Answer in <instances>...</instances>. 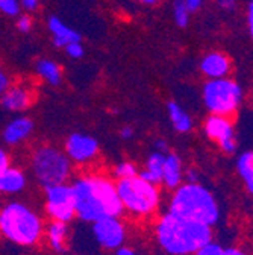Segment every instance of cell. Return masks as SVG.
<instances>
[{
	"instance_id": "22",
	"label": "cell",
	"mask_w": 253,
	"mask_h": 255,
	"mask_svg": "<svg viewBox=\"0 0 253 255\" xmlns=\"http://www.w3.org/2000/svg\"><path fill=\"white\" fill-rule=\"evenodd\" d=\"M37 73L46 81L49 82L50 85L56 87L61 84L62 81V72H61V67L58 64L52 59H40L37 62Z\"/></svg>"
},
{
	"instance_id": "21",
	"label": "cell",
	"mask_w": 253,
	"mask_h": 255,
	"mask_svg": "<svg viewBox=\"0 0 253 255\" xmlns=\"http://www.w3.org/2000/svg\"><path fill=\"white\" fill-rule=\"evenodd\" d=\"M238 173L249 193H253V152L246 150L237 159Z\"/></svg>"
},
{
	"instance_id": "11",
	"label": "cell",
	"mask_w": 253,
	"mask_h": 255,
	"mask_svg": "<svg viewBox=\"0 0 253 255\" xmlns=\"http://www.w3.org/2000/svg\"><path fill=\"white\" fill-rule=\"evenodd\" d=\"M99 153L97 140L82 132L72 134L66 141V155L72 163L86 164Z\"/></svg>"
},
{
	"instance_id": "19",
	"label": "cell",
	"mask_w": 253,
	"mask_h": 255,
	"mask_svg": "<svg viewBox=\"0 0 253 255\" xmlns=\"http://www.w3.org/2000/svg\"><path fill=\"white\" fill-rule=\"evenodd\" d=\"M166 153L153 152L146 159V167L143 170H138V176L153 185H161L163 179V166H164Z\"/></svg>"
},
{
	"instance_id": "12",
	"label": "cell",
	"mask_w": 253,
	"mask_h": 255,
	"mask_svg": "<svg viewBox=\"0 0 253 255\" xmlns=\"http://www.w3.org/2000/svg\"><path fill=\"white\" fill-rule=\"evenodd\" d=\"M30 104H32V93L23 85H9L0 98V105L11 113H21Z\"/></svg>"
},
{
	"instance_id": "35",
	"label": "cell",
	"mask_w": 253,
	"mask_h": 255,
	"mask_svg": "<svg viewBox=\"0 0 253 255\" xmlns=\"http://www.w3.org/2000/svg\"><path fill=\"white\" fill-rule=\"evenodd\" d=\"M40 3V0H20V5L27 11H34Z\"/></svg>"
},
{
	"instance_id": "16",
	"label": "cell",
	"mask_w": 253,
	"mask_h": 255,
	"mask_svg": "<svg viewBox=\"0 0 253 255\" xmlns=\"http://www.w3.org/2000/svg\"><path fill=\"white\" fill-rule=\"evenodd\" d=\"M27 179L21 169L8 167L5 172L0 173V193L3 195H17L26 188Z\"/></svg>"
},
{
	"instance_id": "28",
	"label": "cell",
	"mask_w": 253,
	"mask_h": 255,
	"mask_svg": "<svg viewBox=\"0 0 253 255\" xmlns=\"http://www.w3.org/2000/svg\"><path fill=\"white\" fill-rule=\"evenodd\" d=\"M17 27L21 32H29L30 29H32V18H30V15H27V14L20 15L17 20Z\"/></svg>"
},
{
	"instance_id": "29",
	"label": "cell",
	"mask_w": 253,
	"mask_h": 255,
	"mask_svg": "<svg viewBox=\"0 0 253 255\" xmlns=\"http://www.w3.org/2000/svg\"><path fill=\"white\" fill-rule=\"evenodd\" d=\"M9 167V156L3 147H0V173L5 172Z\"/></svg>"
},
{
	"instance_id": "34",
	"label": "cell",
	"mask_w": 253,
	"mask_h": 255,
	"mask_svg": "<svg viewBox=\"0 0 253 255\" xmlns=\"http://www.w3.org/2000/svg\"><path fill=\"white\" fill-rule=\"evenodd\" d=\"M183 2H185V5L188 6L189 12H194V11H197V9L202 6L203 0H183Z\"/></svg>"
},
{
	"instance_id": "7",
	"label": "cell",
	"mask_w": 253,
	"mask_h": 255,
	"mask_svg": "<svg viewBox=\"0 0 253 255\" xmlns=\"http://www.w3.org/2000/svg\"><path fill=\"white\" fill-rule=\"evenodd\" d=\"M203 102L211 114L231 117L243 102V88L229 78L209 79L203 87Z\"/></svg>"
},
{
	"instance_id": "26",
	"label": "cell",
	"mask_w": 253,
	"mask_h": 255,
	"mask_svg": "<svg viewBox=\"0 0 253 255\" xmlns=\"http://www.w3.org/2000/svg\"><path fill=\"white\" fill-rule=\"evenodd\" d=\"M20 0H0V12L9 17H15L20 14Z\"/></svg>"
},
{
	"instance_id": "20",
	"label": "cell",
	"mask_w": 253,
	"mask_h": 255,
	"mask_svg": "<svg viewBox=\"0 0 253 255\" xmlns=\"http://www.w3.org/2000/svg\"><path fill=\"white\" fill-rule=\"evenodd\" d=\"M167 111H169L170 122L177 132L186 134L193 129V119L189 117V114L177 102H169Z\"/></svg>"
},
{
	"instance_id": "38",
	"label": "cell",
	"mask_w": 253,
	"mask_h": 255,
	"mask_svg": "<svg viewBox=\"0 0 253 255\" xmlns=\"http://www.w3.org/2000/svg\"><path fill=\"white\" fill-rule=\"evenodd\" d=\"M115 255H137V252L131 248H126V246H121L118 249H115Z\"/></svg>"
},
{
	"instance_id": "14",
	"label": "cell",
	"mask_w": 253,
	"mask_h": 255,
	"mask_svg": "<svg viewBox=\"0 0 253 255\" xmlns=\"http://www.w3.org/2000/svg\"><path fill=\"white\" fill-rule=\"evenodd\" d=\"M34 131V122L29 117H15L3 129L2 138L8 146H17L27 140Z\"/></svg>"
},
{
	"instance_id": "23",
	"label": "cell",
	"mask_w": 253,
	"mask_h": 255,
	"mask_svg": "<svg viewBox=\"0 0 253 255\" xmlns=\"http://www.w3.org/2000/svg\"><path fill=\"white\" fill-rule=\"evenodd\" d=\"M189 9L188 6L185 5L183 0H176L173 3V17H174V21L179 27H185L188 26V21H189Z\"/></svg>"
},
{
	"instance_id": "24",
	"label": "cell",
	"mask_w": 253,
	"mask_h": 255,
	"mask_svg": "<svg viewBox=\"0 0 253 255\" xmlns=\"http://www.w3.org/2000/svg\"><path fill=\"white\" fill-rule=\"evenodd\" d=\"M114 175H115L117 179H128V178L137 176L138 175V169L135 167V164H132L129 161H123V163L115 166Z\"/></svg>"
},
{
	"instance_id": "31",
	"label": "cell",
	"mask_w": 253,
	"mask_h": 255,
	"mask_svg": "<svg viewBox=\"0 0 253 255\" xmlns=\"http://www.w3.org/2000/svg\"><path fill=\"white\" fill-rule=\"evenodd\" d=\"M247 27H249V34H253V2L247 3Z\"/></svg>"
},
{
	"instance_id": "1",
	"label": "cell",
	"mask_w": 253,
	"mask_h": 255,
	"mask_svg": "<svg viewBox=\"0 0 253 255\" xmlns=\"http://www.w3.org/2000/svg\"><path fill=\"white\" fill-rule=\"evenodd\" d=\"M72 188L76 216L84 222L94 223L105 217H120L124 213L115 184L105 176H81L72 184Z\"/></svg>"
},
{
	"instance_id": "4",
	"label": "cell",
	"mask_w": 253,
	"mask_h": 255,
	"mask_svg": "<svg viewBox=\"0 0 253 255\" xmlns=\"http://www.w3.org/2000/svg\"><path fill=\"white\" fill-rule=\"evenodd\" d=\"M0 234L20 246H34L44 236L43 219L23 202H9L0 210Z\"/></svg>"
},
{
	"instance_id": "5",
	"label": "cell",
	"mask_w": 253,
	"mask_h": 255,
	"mask_svg": "<svg viewBox=\"0 0 253 255\" xmlns=\"http://www.w3.org/2000/svg\"><path fill=\"white\" fill-rule=\"evenodd\" d=\"M115 190L123 210L137 217H147L153 214L161 202L158 185L141 179L138 175L128 179H118Z\"/></svg>"
},
{
	"instance_id": "27",
	"label": "cell",
	"mask_w": 253,
	"mask_h": 255,
	"mask_svg": "<svg viewBox=\"0 0 253 255\" xmlns=\"http://www.w3.org/2000/svg\"><path fill=\"white\" fill-rule=\"evenodd\" d=\"M64 49H66L67 55H69V56H72V58H75V59L82 58V56H84V53H85V49H84V46L81 44V41L70 43V44H67Z\"/></svg>"
},
{
	"instance_id": "40",
	"label": "cell",
	"mask_w": 253,
	"mask_h": 255,
	"mask_svg": "<svg viewBox=\"0 0 253 255\" xmlns=\"http://www.w3.org/2000/svg\"><path fill=\"white\" fill-rule=\"evenodd\" d=\"M138 2H141L144 5H155V3L160 2V0H138Z\"/></svg>"
},
{
	"instance_id": "3",
	"label": "cell",
	"mask_w": 253,
	"mask_h": 255,
	"mask_svg": "<svg viewBox=\"0 0 253 255\" xmlns=\"http://www.w3.org/2000/svg\"><path fill=\"white\" fill-rule=\"evenodd\" d=\"M167 213L203 223L211 228L220 220V207L215 196L199 182H185L174 188Z\"/></svg>"
},
{
	"instance_id": "10",
	"label": "cell",
	"mask_w": 253,
	"mask_h": 255,
	"mask_svg": "<svg viewBox=\"0 0 253 255\" xmlns=\"http://www.w3.org/2000/svg\"><path fill=\"white\" fill-rule=\"evenodd\" d=\"M92 234L96 242L108 251H115L124 246L126 227L118 217H105L92 223Z\"/></svg>"
},
{
	"instance_id": "6",
	"label": "cell",
	"mask_w": 253,
	"mask_h": 255,
	"mask_svg": "<svg viewBox=\"0 0 253 255\" xmlns=\"http://www.w3.org/2000/svg\"><path fill=\"white\" fill-rule=\"evenodd\" d=\"M32 172L37 181L44 187L66 184L72 175V161L66 152L55 146H40L30 159Z\"/></svg>"
},
{
	"instance_id": "25",
	"label": "cell",
	"mask_w": 253,
	"mask_h": 255,
	"mask_svg": "<svg viewBox=\"0 0 253 255\" xmlns=\"http://www.w3.org/2000/svg\"><path fill=\"white\" fill-rule=\"evenodd\" d=\"M194 255H226V248L211 240L209 243L203 245Z\"/></svg>"
},
{
	"instance_id": "9",
	"label": "cell",
	"mask_w": 253,
	"mask_h": 255,
	"mask_svg": "<svg viewBox=\"0 0 253 255\" xmlns=\"http://www.w3.org/2000/svg\"><path fill=\"white\" fill-rule=\"evenodd\" d=\"M205 134L208 135V138L215 141L225 153H235L238 143L234 125L229 117L211 114L205 122Z\"/></svg>"
},
{
	"instance_id": "17",
	"label": "cell",
	"mask_w": 253,
	"mask_h": 255,
	"mask_svg": "<svg viewBox=\"0 0 253 255\" xmlns=\"http://www.w3.org/2000/svg\"><path fill=\"white\" fill-rule=\"evenodd\" d=\"M69 223L52 220L47 227H44V236L47 239L49 246L55 252H64L67 249V239H69Z\"/></svg>"
},
{
	"instance_id": "13",
	"label": "cell",
	"mask_w": 253,
	"mask_h": 255,
	"mask_svg": "<svg viewBox=\"0 0 253 255\" xmlns=\"http://www.w3.org/2000/svg\"><path fill=\"white\" fill-rule=\"evenodd\" d=\"M231 59L221 52H209L208 55L203 56L200 62V69L205 76L209 79H221L228 78L231 73Z\"/></svg>"
},
{
	"instance_id": "39",
	"label": "cell",
	"mask_w": 253,
	"mask_h": 255,
	"mask_svg": "<svg viewBox=\"0 0 253 255\" xmlns=\"http://www.w3.org/2000/svg\"><path fill=\"white\" fill-rule=\"evenodd\" d=\"M226 255H247V254L238 248H226Z\"/></svg>"
},
{
	"instance_id": "15",
	"label": "cell",
	"mask_w": 253,
	"mask_h": 255,
	"mask_svg": "<svg viewBox=\"0 0 253 255\" xmlns=\"http://www.w3.org/2000/svg\"><path fill=\"white\" fill-rule=\"evenodd\" d=\"M182 179H183V170H182L180 156L177 153H166L161 184H164L169 190H174L182 184Z\"/></svg>"
},
{
	"instance_id": "18",
	"label": "cell",
	"mask_w": 253,
	"mask_h": 255,
	"mask_svg": "<svg viewBox=\"0 0 253 255\" xmlns=\"http://www.w3.org/2000/svg\"><path fill=\"white\" fill-rule=\"evenodd\" d=\"M49 30L52 32V35H53V44L56 47H62V49H64L70 43L81 41L79 32H76L72 27H69L64 21L59 20L55 15L49 18Z\"/></svg>"
},
{
	"instance_id": "32",
	"label": "cell",
	"mask_w": 253,
	"mask_h": 255,
	"mask_svg": "<svg viewBox=\"0 0 253 255\" xmlns=\"http://www.w3.org/2000/svg\"><path fill=\"white\" fill-rule=\"evenodd\" d=\"M185 179H186V182H189V184H196V182H199L200 175H199L197 170L189 169V170H186V173H185Z\"/></svg>"
},
{
	"instance_id": "30",
	"label": "cell",
	"mask_w": 253,
	"mask_h": 255,
	"mask_svg": "<svg viewBox=\"0 0 253 255\" xmlns=\"http://www.w3.org/2000/svg\"><path fill=\"white\" fill-rule=\"evenodd\" d=\"M8 87H9V78L2 69H0V98H2V94L6 91Z\"/></svg>"
},
{
	"instance_id": "8",
	"label": "cell",
	"mask_w": 253,
	"mask_h": 255,
	"mask_svg": "<svg viewBox=\"0 0 253 255\" xmlns=\"http://www.w3.org/2000/svg\"><path fill=\"white\" fill-rule=\"evenodd\" d=\"M46 211L50 219L70 223L76 217L73 188L69 184H58L46 188Z\"/></svg>"
},
{
	"instance_id": "36",
	"label": "cell",
	"mask_w": 253,
	"mask_h": 255,
	"mask_svg": "<svg viewBox=\"0 0 253 255\" xmlns=\"http://www.w3.org/2000/svg\"><path fill=\"white\" fill-rule=\"evenodd\" d=\"M120 135H121V138H124V140H131V138L134 137V128H131V126H124V128H121V129H120Z\"/></svg>"
},
{
	"instance_id": "33",
	"label": "cell",
	"mask_w": 253,
	"mask_h": 255,
	"mask_svg": "<svg viewBox=\"0 0 253 255\" xmlns=\"http://www.w3.org/2000/svg\"><path fill=\"white\" fill-rule=\"evenodd\" d=\"M217 3L220 8H223L226 11H232L237 6V0H217Z\"/></svg>"
},
{
	"instance_id": "37",
	"label": "cell",
	"mask_w": 253,
	"mask_h": 255,
	"mask_svg": "<svg viewBox=\"0 0 253 255\" xmlns=\"http://www.w3.org/2000/svg\"><path fill=\"white\" fill-rule=\"evenodd\" d=\"M155 147H156V152H161V153H166L167 149H169L167 141L163 140V138H158V140L155 141Z\"/></svg>"
},
{
	"instance_id": "2",
	"label": "cell",
	"mask_w": 253,
	"mask_h": 255,
	"mask_svg": "<svg viewBox=\"0 0 253 255\" xmlns=\"http://www.w3.org/2000/svg\"><path fill=\"white\" fill-rule=\"evenodd\" d=\"M156 242L170 255H194L212 240V228L166 213L155 227Z\"/></svg>"
}]
</instances>
